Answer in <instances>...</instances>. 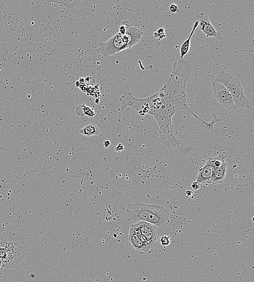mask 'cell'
Listing matches in <instances>:
<instances>
[{"mask_svg": "<svg viewBox=\"0 0 254 282\" xmlns=\"http://www.w3.org/2000/svg\"><path fill=\"white\" fill-rule=\"evenodd\" d=\"M191 73V67L188 62L181 60L176 62L167 83L157 94L162 99L167 98L171 100L182 110L185 109L193 113L187 106L185 91Z\"/></svg>", "mask_w": 254, "mask_h": 282, "instance_id": "1", "label": "cell"}, {"mask_svg": "<svg viewBox=\"0 0 254 282\" xmlns=\"http://www.w3.org/2000/svg\"><path fill=\"white\" fill-rule=\"evenodd\" d=\"M29 252V246L23 238L14 232H6L0 236L1 269L9 270L16 267Z\"/></svg>", "mask_w": 254, "mask_h": 282, "instance_id": "2", "label": "cell"}, {"mask_svg": "<svg viewBox=\"0 0 254 282\" xmlns=\"http://www.w3.org/2000/svg\"><path fill=\"white\" fill-rule=\"evenodd\" d=\"M182 110L175 103L167 98H163L161 105L151 115L155 117L159 125V140L166 148H178L180 142L174 134L172 127V118Z\"/></svg>", "mask_w": 254, "mask_h": 282, "instance_id": "3", "label": "cell"}, {"mask_svg": "<svg viewBox=\"0 0 254 282\" xmlns=\"http://www.w3.org/2000/svg\"><path fill=\"white\" fill-rule=\"evenodd\" d=\"M128 218L134 223L145 221L156 227L164 228L169 222L170 214L163 206L158 205L135 202L127 205L126 207Z\"/></svg>", "mask_w": 254, "mask_h": 282, "instance_id": "4", "label": "cell"}, {"mask_svg": "<svg viewBox=\"0 0 254 282\" xmlns=\"http://www.w3.org/2000/svg\"><path fill=\"white\" fill-rule=\"evenodd\" d=\"M215 81L221 83L228 90L234 100L235 110L250 108L249 102L238 79L230 73L220 71Z\"/></svg>", "mask_w": 254, "mask_h": 282, "instance_id": "5", "label": "cell"}, {"mask_svg": "<svg viewBox=\"0 0 254 282\" xmlns=\"http://www.w3.org/2000/svg\"><path fill=\"white\" fill-rule=\"evenodd\" d=\"M121 103L120 113L123 112L126 107H131L134 109L140 116H144L146 113L149 114L150 111V100L149 97L145 98H137L129 91H126L123 95L119 98Z\"/></svg>", "mask_w": 254, "mask_h": 282, "instance_id": "6", "label": "cell"}, {"mask_svg": "<svg viewBox=\"0 0 254 282\" xmlns=\"http://www.w3.org/2000/svg\"><path fill=\"white\" fill-rule=\"evenodd\" d=\"M127 49L123 35L118 32L110 39L104 43H100L96 51L103 57L115 55L116 53Z\"/></svg>", "mask_w": 254, "mask_h": 282, "instance_id": "7", "label": "cell"}, {"mask_svg": "<svg viewBox=\"0 0 254 282\" xmlns=\"http://www.w3.org/2000/svg\"><path fill=\"white\" fill-rule=\"evenodd\" d=\"M212 86L214 97L220 106L229 110H235L233 97L225 86L215 81L212 82Z\"/></svg>", "mask_w": 254, "mask_h": 282, "instance_id": "8", "label": "cell"}, {"mask_svg": "<svg viewBox=\"0 0 254 282\" xmlns=\"http://www.w3.org/2000/svg\"><path fill=\"white\" fill-rule=\"evenodd\" d=\"M134 224L139 229L142 235L145 238L147 242L154 248L158 242L157 227L150 223L145 221H140Z\"/></svg>", "mask_w": 254, "mask_h": 282, "instance_id": "9", "label": "cell"}, {"mask_svg": "<svg viewBox=\"0 0 254 282\" xmlns=\"http://www.w3.org/2000/svg\"><path fill=\"white\" fill-rule=\"evenodd\" d=\"M197 21L198 23V27L204 33L207 38L214 37L220 40L221 35L216 31L210 21L209 17L204 13H201L196 15Z\"/></svg>", "mask_w": 254, "mask_h": 282, "instance_id": "10", "label": "cell"}, {"mask_svg": "<svg viewBox=\"0 0 254 282\" xmlns=\"http://www.w3.org/2000/svg\"><path fill=\"white\" fill-rule=\"evenodd\" d=\"M215 169L214 157H209L208 161L199 169L198 174L196 176V182L200 184L211 183Z\"/></svg>", "mask_w": 254, "mask_h": 282, "instance_id": "11", "label": "cell"}, {"mask_svg": "<svg viewBox=\"0 0 254 282\" xmlns=\"http://www.w3.org/2000/svg\"><path fill=\"white\" fill-rule=\"evenodd\" d=\"M143 32L140 29L131 25L126 30L125 34L123 35L124 40L127 46V49L133 47L134 45L139 43Z\"/></svg>", "mask_w": 254, "mask_h": 282, "instance_id": "12", "label": "cell"}, {"mask_svg": "<svg viewBox=\"0 0 254 282\" xmlns=\"http://www.w3.org/2000/svg\"><path fill=\"white\" fill-rule=\"evenodd\" d=\"M128 239L130 242V243L132 244V246L134 247V248L140 254H145L152 252L150 248H149L148 246H146V245L134 233V231L131 227L129 229Z\"/></svg>", "mask_w": 254, "mask_h": 282, "instance_id": "13", "label": "cell"}, {"mask_svg": "<svg viewBox=\"0 0 254 282\" xmlns=\"http://www.w3.org/2000/svg\"><path fill=\"white\" fill-rule=\"evenodd\" d=\"M228 164L225 162L219 167L216 168L214 170L212 178V184L218 185L223 183L227 173Z\"/></svg>", "mask_w": 254, "mask_h": 282, "instance_id": "14", "label": "cell"}, {"mask_svg": "<svg viewBox=\"0 0 254 282\" xmlns=\"http://www.w3.org/2000/svg\"><path fill=\"white\" fill-rule=\"evenodd\" d=\"M198 23L196 21L195 22V24H193V29L191 30V32L189 36H188V38H187L186 40H185L183 42L182 45H181V46H180L179 52H180V58H181L182 60L187 54V53H188V51L190 50L191 39L192 36L194 34L195 30L198 27Z\"/></svg>", "mask_w": 254, "mask_h": 282, "instance_id": "15", "label": "cell"}, {"mask_svg": "<svg viewBox=\"0 0 254 282\" xmlns=\"http://www.w3.org/2000/svg\"><path fill=\"white\" fill-rule=\"evenodd\" d=\"M79 132L84 136L87 137L99 135L100 134V129L98 125L91 124L86 125L82 129L79 130Z\"/></svg>", "mask_w": 254, "mask_h": 282, "instance_id": "16", "label": "cell"}, {"mask_svg": "<svg viewBox=\"0 0 254 282\" xmlns=\"http://www.w3.org/2000/svg\"><path fill=\"white\" fill-rule=\"evenodd\" d=\"M48 2H53L62 4L67 9H72L78 6L80 1H48Z\"/></svg>", "mask_w": 254, "mask_h": 282, "instance_id": "17", "label": "cell"}, {"mask_svg": "<svg viewBox=\"0 0 254 282\" xmlns=\"http://www.w3.org/2000/svg\"><path fill=\"white\" fill-rule=\"evenodd\" d=\"M81 106L84 115H86L89 117H93L96 115V113L93 109L90 108L89 106H86L85 104H82Z\"/></svg>", "mask_w": 254, "mask_h": 282, "instance_id": "18", "label": "cell"}, {"mask_svg": "<svg viewBox=\"0 0 254 282\" xmlns=\"http://www.w3.org/2000/svg\"><path fill=\"white\" fill-rule=\"evenodd\" d=\"M131 25L129 24V22L127 21H124L121 22L120 26L119 28V32L120 33L121 35H124L125 34L126 30H128V28L129 27V26Z\"/></svg>", "mask_w": 254, "mask_h": 282, "instance_id": "19", "label": "cell"}, {"mask_svg": "<svg viewBox=\"0 0 254 282\" xmlns=\"http://www.w3.org/2000/svg\"><path fill=\"white\" fill-rule=\"evenodd\" d=\"M154 37L155 38L159 40H161L165 38L166 35H165V30L163 28H160L159 29L157 30V32H155L153 33Z\"/></svg>", "mask_w": 254, "mask_h": 282, "instance_id": "20", "label": "cell"}, {"mask_svg": "<svg viewBox=\"0 0 254 282\" xmlns=\"http://www.w3.org/2000/svg\"><path fill=\"white\" fill-rule=\"evenodd\" d=\"M159 242L161 243V245L164 246H166L169 245L171 241L170 239V237L169 235H164L162 236L159 240Z\"/></svg>", "mask_w": 254, "mask_h": 282, "instance_id": "21", "label": "cell"}, {"mask_svg": "<svg viewBox=\"0 0 254 282\" xmlns=\"http://www.w3.org/2000/svg\"><path fill=\"white\" fill-rule=\"evenodd\" d=\"M75 112H76L77 115L79 116H80V117H83V116H85L84 115V112H83V108H82L81 105H79V106H78L76 108V109H75Z\"/></svg>", "mask_w": 254, "mask_h": 282, "instance_id": "22", "label": "cell"}, {"mask_svg": "<svg viewBox=\"0 0 254 282\" xmlns=\"http://www.w3.org/2000/svg\"><path fill=\"white\" fill-rule=\"evenodd\" d=\"M125 149V148H124V146L123 144L121 143H119L115 148V151L116 152H118V153H120L121 152H123V151Z\"/></svg>", "mask_w": 254, "mask_h": 282, "instance_id": "23", "label": "cell"}, {"mask_svg": "<svg viewBox=\"0 0 254 282\" xmlns=\"http://www.w3.org/2000/svg\"><path fill=\"white\" fill-rule=\"evenodd\" d=\"M191 188L193 189V191H198L200 188V183H197L196 181L193 182L192 185H191Z\"/></svg>", "mask_w": 254, "mask_h": 282, "instance_id": "24", "label": "cell"}, {"mask_svg": "<svg viewBox=\"0 0 254 282\" xmlns=\"http://www.w3.org/2000/svg\"><path fill=\"white\" fill-rule=\"evenodd\" d=\"M104 147L105 148L107 149H110L112 148V146L111 142L110 141L108 140H106L104 141Z\"/></svg>", "mask_w": 254, "mask_h": 282, "instance_id": "25", "label": "cell"}, {"mask_svg": "<svg viewBox=\"0 0 254 282\" xmlns=\"http://www.w3.org/2000/svg\"><path fill=\"white\" fill-rule=\"evenodd\" d=\"M170 11L172 13H176L178 11V6L175 4H171L170 6Z\"/></svg>", "mask_w": 254, "mask_h": 282, "instance_id": "26", "label": "cell"}, {"mask_svg": "<svg viewBox=\"0 0 254 282\" xmlns=\"http://www.w3.org/2000/svg\"><path fill=\"white\" fill-rule=\"evenodd\" d=\"M193 194V189H190V188L187 189L186 191H185V195H186L187 197H189V196H192Z\"/></svg>", "mask_w": 254, "mask_h": 282, "instance_id": "27", "label": "cell"}, {"mask_svg": "<svg viewBox=\"0 0 254 282\" xmlns=\"http://www.w3.org/2000/svg\"><path fill=\"white\" fill-rule=\"evenodd\" d=\"M1 266H2V261H1V260L0 259V269L1 268Z\"/></svg>", "mask_w": 254, "mask_h": 282, "instance_id": "28", "label": "cell"}]
</instances>
